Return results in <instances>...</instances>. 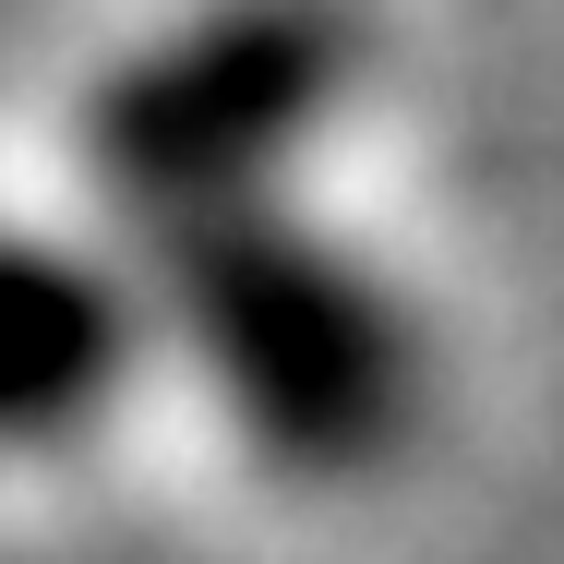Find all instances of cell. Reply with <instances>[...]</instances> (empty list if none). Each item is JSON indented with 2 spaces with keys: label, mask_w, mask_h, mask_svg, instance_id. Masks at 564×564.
I'll return each mask as SVG.
<instances>
[{
  "label": "cell",
  "mask_w": 564,
  "mask_h": 564,
  "mask_svg": "<svg viewBox=\"0 0 564 564\" xmlns=\"http://www.w3.org/2000/svg\"><path fill=\"white\" fill-rule=\"evenodd\" d=\"M156 252V325L193 348L217 409L301 480L384 468L421 421V348L409 313L276 205L169 228Z\"/></svg>",
  "instance_id": "1"
},
{
  "label": "cell",
  "mask_w": 564,
  "mask_h": 564,
  "mask_svg": "<svg viewBox=\"0 0 564 564\" xmlns=\"http://www.w3.org/2000/svg\"><path fill=\"white\" fill-rule=\"evenodd\" d=\"M360 24L337 0H217L85 97V169L144 240L276 205V169L348 109Z\"/></svg>",
  "instance_id": "2"
},
{
  "label": "cell",
  "mask_w": 564,
  "mask_h": 564,
  "mask_svg": "<svg viewBox=\"0 0 564 564\" xmlns=\"http://www.w3.org/2000/svg\"><path fill=\"white\" fill-rule=\"evenodd\" d=\"M144 313L97 252L0 240V445H61L120 397Z\"/></svg>",
  "instance_id": "3"
}]
</instances>
